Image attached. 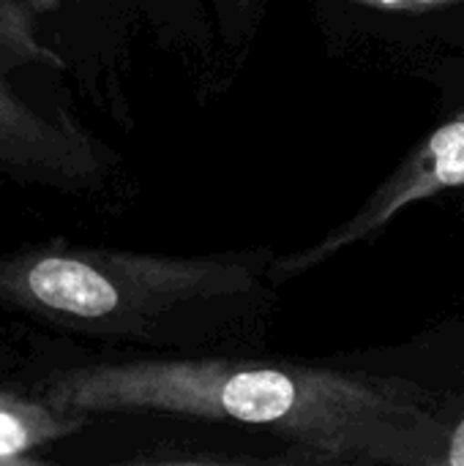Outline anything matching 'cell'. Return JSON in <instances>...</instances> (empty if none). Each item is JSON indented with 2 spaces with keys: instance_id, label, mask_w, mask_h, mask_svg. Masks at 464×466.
<instances>
[{
  "instance_id": "obj_1",
  "label": "cell",
  "mask_w": 464,
  "mask_h": 466,
  "mask_svg": "<svg viewBox=\"0 0 464 466\" xmlns=\"http://www.w3.org/2000/svg\"><path fill=\"white\" fill-rule=\"evenodd\" d=\"M41 396L68 415L170 412L263 429L317 464H440L449 434L418 385L224 358L74 366Z\"/></svg>"
},
{
  "instance_id": "obj_2",
  "label": "cell",
  "mask_w": 464,
  "mask_h": 466,
  "mask_svg": "<svg viewBox=\"0 0 464 466\" xmlns=\"http://www.w3.org/2000/svg\"><path fill=\"white\" fill-rule=\"evenodd\" d=\"M249 268L112 248L41 246L0 259V303L85 336H148L197 300L241 295Z\"/></svg>"
},
{
  "instance_id": "obj_3",
  "label": "cell",
  "mask_w": 464,
  "mask_h": 466,
  "mask_svg": "<svg viewBox=\"0 0 464 466\" xmlns=\"http://www.w3.org/2000/svg\"><path fill=\"white\" fill-rule=\"evenodd\" d=\"M46 57L16 25L0 11V167L36 180H79L93 158L85 137L55 106L25 87V68Z\"/></svg>"
},
{
  "instance_id": "obj_4",
  "label": "cell",
  "mask_w": 464,
  "mask_h": 466,
  "mask_svg": "<svg viewBox=\"0 0 464 466\" xmlns=\"http://www.w3.org/2000/svg\"><path fill=\"white\" fill-rule=\"evenodd\" d=\"M464 186V112L454 120L443 123L438 131L429 134V139L407 158V164L364 205V210L331 232L325 240H320L314 248L295 254L293 259L282 262V276L304 273L331 254L353 246L356 240H364L375 232H380L394 216H399L405 208L418 205L429 197L446 194L451 188Z\"/></svg>"
},
{
  "instance_id": "obj_5",
  "label": "cell",
  "mask_w": 464,
  "mask_h": 466,
  "mask_svg": "<svg viewBox=\"0 0 464 466\" xmlns=\"http://www.w3.org/2000/svg\"><path fill=\"white\" fill-rule=\"evenodd\" d=\"M77 429L74 415L52 404L0 396V464H16L25 453L44 448Z\"/></svg>"
},
{
  "instance_id": "obj_6",
  "label": "cell",
  "mask_w": 464,
  "mask_h": 466,
  "mask_svg": "<svg viewBox=\"0 0 464 466\" xmlns=\"http://www.w3.org/2000/svg\"><path fill=\"white\" fill-rule=\"evenodd\" d=\"M440 464L464 466V415L457 420V426L446 434V445H443Z\"/></svg>"
},
{
  "instance_id": "obj_7",
  "label": "cell",
  "mask_w": 464,
  "mask_h": 466,
  "mask_svg": "<svg viewBox=\"0 0 464 466\" xmlns=\"http://www.w3.org/2000/svg\"><path fill=\"white\" fill-rule=\"evenodd\" d=\"M364 5H377V8H429V5H443L454 0H356Z\"/></svg>"
},
{
  "instance_id": "obj_8",
  "label": "cell",
  "mask_w": 464,
  "mask_h": 466,
  "mask_svg": "<svg viewBox=\"0 0 464 466\" xmlns=\"http://www.w3.org/2000/svg\"><path fill=\"white\" fill-rule=\"evenodd\" d=\"M33 11H55L63 0H25Z\"/></svg>"
},
{
  "instance_id": "obj_9",
  "label": "cell",
  "mask_w": 464,
  "mask_h": 466,
  "mask_svg": "<svg viewBox=\"0 0 464 466\" xmlns=\"http://www.w3.org/2000/svg\"><path fill=\"white\" fill-rule=\"evenodd\" d=\"M235 3H249V0H235Z\"/></svg>"
}]
</instances>
